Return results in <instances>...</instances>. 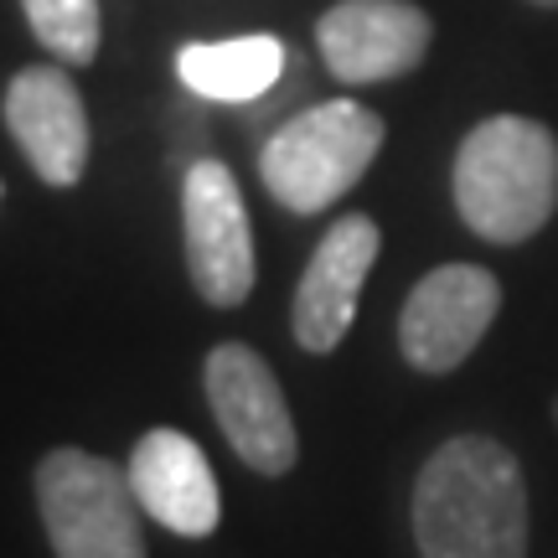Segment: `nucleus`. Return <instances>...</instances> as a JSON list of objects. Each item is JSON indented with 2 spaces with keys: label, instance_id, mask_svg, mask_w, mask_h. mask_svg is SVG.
Listing matches in <instances>:
<instances>
[{
  "label": "nucleus",
  "instance_id": "nucleus-1",
  "mask_svg": "<svg viewBox=\"0 0 558 558\" xmlns=\"http://www.w3.org/2000/svg\"><path fill=\"white\" fill-rule=\"evenodd\" d=\"M418 558H527V481L492 435H456L414 481Z\"/></svg>",
  "mask_w": 558,
  "mask_h": 558
},
{
  "label": "nucleus",
  "instance_id": "nucleus-9",
  "mask_svg": "<svg viewBox=\"0 0 558 558\" xmlns=\"http://www.w3.org/2000/svg\"><path fill=\"white\" fill-rule=\"evenodd\" d=\"M435 41L429 16L409 0H337L316 21L320 62L341 83H388L414 73Z\"/></svg>",
  "mask_w": 558,
  "mask_h": 558
},
{
  "label": "nucleus",
  "instance_id": "nucleus-8",
  "mask_svg": "<svg viewBox=\"0 0 558 558\" xmlns=\"http://www.w3.org/2000/svg\"><path fill=\"white\" fill-rule=\"evenodd\" d=\"M378 222L362 213H347L326 228V239L316 243V254L295 284V305H290V331H295L300 352L326 357L341 347V337L352 331V316H357L362 279L378 264Z\"/></svg>",
  "mask_w": 558,
  "mask_h": 558
},
{
  "label": "nucleus",
  "instance_id": "nucleus-5",
  "mask_svg": "<svg viewBox=\"0 0 558 558\" xmlns=\"http://www.w3.org/2000/svg\"><path fill=\"white\" fill-rule=\"evenodd\" d=\"M202 388H207L222 439L233 445V456L248 471L284 476L300 460V435L295 418H290V403H284V388L254 347H243V341L213 347L207 367H202Z\"/></svg>",
  "mask_w": 558,
  "mask_h": 558
},
{
  "label": "nucleus",
  "instance_id": "nucleus-6",
  "mask_svg": "<svg viewBox=\"0 0 558 558\" xmlns=\"http://www.w3.org/2000/svg\"><path fill=\"white\" fill-rule=\"evenodd\" d=\"M181 228H186V269L207 305L233 311L254 290V233L243 213V192L222 160L202 156L181 177Z\"/></svg>",
  "mask_w": 558,
  "mask_h": 558
},
{
  "label": "nucleus",
  "instance_id": "nucleus-3",
  "mask_svg": "<svg viewBox=\"0 0 558 558\" xmlns=\"http://www.w3.org/2000/svg\"><path fill=\"white\" fill-rule=\"evenodd\" d=\"M383 135H388L383 114L357 99L311 104L264 140L259 177L279 207L316 218L367 177L373 156L383 150Z\"/></svg>",
  "mask_w": 558,
  "mask_h": 558
},
{
  "label": "nucleus",
  "instance_id": "nucleus-15",
  "mask_svg": "<svg viewBox=\"0 0 558 558\" xmlns=\"http://www.w3.org/2000/svg\"><path fill=\"white\" fill-rule=\"evenodd\" d=\"M554 424H558V403H554Z\"/></svg>",
  "mask_w": 558,
  "mask_h": 558
},
{
  "label": "nucleus",
  "instance_id": "nucleus-4",
  "mask_svg": "<svg viewBox=\"0 0 558 558\" xmlns=\"http://www.w3.org/2000/svg\"><path fill=\"white\" fill-rule=\"evenodd\" d=\"M37 512L58 558H145L130 471L58 445L37 460Z\"/></svg>",
  "mask_w": 558,
  "mask_h": 558
},
{
  "label": "nucleus",
  "instance_id": "nucleus-7",
  "mask_svg": "<svg viewBox=\"0 0 558 558\" xmlns=\"http://www.w3.org/2000/svg\"><path fill=\"white\" fill-rule=\"evenodd\" d=\"M501 311V284L481 264H439L399 311V347L418 373L445 378L481 347Z\"/></svg>",
  "mask_w": 558,
  "mask_h": 558
},
{
  "label": "nucleus",
  "instance_id": "nucleus-10",
  "mask_svg": "<svg viewBox=\"0 0 558 558\" xmlns=\"http://www.w3.org/2000/svg\"><path fill=\"white\" fill-rule=\"evenodd\" d=\"M5 130L47 186H78L88 166V114L62 68H21L5 83Z\"/></svg>",
  "mask_w": 558,
  "mask_h": 558
},
{
  "label": "nucleus",
  "instance_id": "nucleus-2",
  "mask_svg": "<svg viewBox=\"0 0 558 558\" xmlns=\"http://www.w3.org/2000/svg\"><path fill=\"white\" fill-rule=\"evenodd\" d=\"M460 222L486 243L543 233L558 207V140L527 114H492L460 140L450 171Z\"/></svg>",
  "mask_w": 558,
  "mask_h": 558
},
{
  "label": "nucleus",
  "instance_id": "nucleus-12",
  "mask_svg": "<svg viewBox=\"0 0 558 558\" xmlns=\"http://www.w3.org/2000/svg\"><path fill=\"white\" fill-rule=\"evenodd\" d=\"M284 62H290L284 41L254 32V37H233V41H192V47H181L177 73L181 88L197 94V99L254 104L284 78Z\"/></svg>",
  "mask_w": 558,
  "mask_h": 558
},
{
  "label": "nucleus",
  "instance_id": "nucleus-11",
  "mask_svg": "<svg viewBox=\"0 0 558 558\" xmlns=\"http://www.w3.org/2000/svg\"><path fill=\"white\" fill-rule=\"evenodd\" d=\"M124 471H130L140 512L160 527H171L177 538H207L218 527V476H213L197 439H186L181 429H150V435H140Z\"/></svg>",
  "mask_w": 558,
  "mask_h": 558
},
{
  "label": "nucleus",
  "instance_id": "nucleus-13",
  "mask_svg": "<svg viewBox=\"0 0 558 558\" xmlns=\"http://www.w3.org/2000/svg\"><path fill=\"white\" fill-rule=\"evenodd\" d=\"M21 11L32 21L37 41L68 68H88L99 58L104 16L99 0H21Z\"/></svg>",
  "mask_w": 558,
  "mask_h": 558
},
{
  "label": "nucleus",
  "instance_id": "nucleus-14",
  "mask_svg": "<svg viewBox=\"0 0 558 558\" xmlns=\"http://www.w3.org/2000/svg\"><path fill=\"white\" fill-rule=\"evenodd\" d=\"M533 5H558V0H533Z\"/></svg>",
  "mask_w": 558,
  "mask_h": 558
}]
</instances>
